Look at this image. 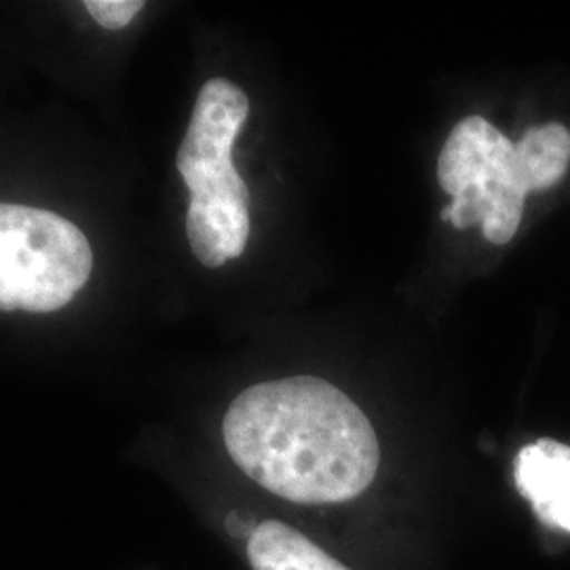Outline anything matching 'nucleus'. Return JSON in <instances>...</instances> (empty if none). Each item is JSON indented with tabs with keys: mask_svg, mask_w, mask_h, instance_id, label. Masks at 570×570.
Listing matches in <instances>:
<instances>
[{
	"mask_svg": "<svg viewBox=\"0 0 570 570\" xmlns=\"http://www.w3.org/2000/svg\"><path fill=\"white\" fill-rule=\"evenodd\" d=\"M223 435L247 478L294 503L348 501L372 484L381 463L366 414L313 376L245 389L226 410Z\"/></svg>",
	"mask_w": 570,
	"mask_h": 570,
	"instance_id": "nucleus-1",
	"label": "nucleus"
},
{
	"mask_svg": "<svg viewBox=\"0 0 570 570\" xmlns=\"http://www.w3.org/2000/svg\"><path fill=\"white\" fill-rule=\"evenodd\" d=\"M249 115L244 89L226 79L205 82L176 165L190 190L186 220L220 242L226 258H239L249 237V190L233 165V146Z\"/></svg>",
	"mask_w": 570,
	"mask_h": 570,
	"instance_id": "nucleus-2",
	"label": "nucleus"
},
{
	"mask_svg": "<svg viewBox=\"0 0 570 570\" xmlns=\"http://www.w3.org/2000/svg\"><path fill=\"white\" fill-rule=\"evenodd\" d=\"M91 268L81 228L47 209L0 204V311H58L87 285Z\"/></svg>",
	"mask_w": 570,
	"mask_h": 570,
	"instance_id": "nucleus-3",
	"label": "nucleus"
},
{
	"mask_svg": "<svg viewBox=\"0 0 570 570\" xmlns=\"http://www.w3.org/2000/svg\"><path fill=\"white\" fill-rule=\"evenodd\" d=\"M438 178L452 195L442 218L456 228L482 225L494 245L518 233L527 188L515 169V144L482 117H468L450 131L438 161Z\"/></svg>",
	"mask_w": 570,
	"mask_h": 570,
	"instance_id": "nucleus-4",
	"label": "nucleus"
},
{
	"mask_svg": "<svg viewBox=\"0 0 570 570\" xmlns=\"http://www.w3.org/2000/svg\"><path fill=\"white\" fill-rule=\"evenodd\" d=\"M515 487L541 522L570 532V449L556 440H537L513 463Z\"/></svg>",
	"mask_w": 570,
	"mask_h": 570,
	"instance_id": "nucleus-5",
	"label": "nucleus"
},
{
	"mask_svg": "<svg viewBox=\"0 0 570 570\" xmlns=\"http://www.w3.org/2000/svg\"><path fill=\"white\" fill-rule=\"evenodd\" d=\"M247 558L254 570H348L305 534L277 520L252 530Z\"/></svg>",
	"mask_w": 570,
	"mask_h": 570,
	"instance_id": "nucleus-6",
	"label": "nucleus"
},
{
	"mask_svg": "<svg viewBox=\"0 0 570 570\" xmlns=\"http://www.w3.org/2000/svg\"><path fill=\"white\" fill-rule=\"evenodd\" d=\"M570 164V131L560 122L529 129L515 144V169L527 193L562 180Z\"/></svg>",
	"mask_w": 570,
	"mask_h": 570,
	"instance_id": "nucleus-7",
	"label": "nucleus"
},
{
	"mask_svg": "<svg viewBox=\"0 0 570 570\" xmlns=\"http://www.w3.org/2000/svg\"><path fill=\"white\" fill-rule=\"evenodd\" d=\"M89 16L108 30H121L129 26L144 9L140 0H85Z\"/></svg>",
	"mask_w": 570,
	"mask_h": 570,
	"instance_id": "nucleus-8",
	"label": "nucleus"
},
{
	"mask_svg": "<svg viewBox=\"0 0 570 570\" xmlns=\"http://www.w3.org/2000/svg\"><path fill=\"white\" fill-rule=\"evenodd\" d=\"M226 529H228L230 534L242 537V534H245V532L249 530V518L237 513V511H233V513H228V518H226Z\"/></svg>",
	"mask_w": 570,
	"mask_h": 570,
	"instance_id": "nucleus-9",
	"label": "nucleus"
}]
</instances>
